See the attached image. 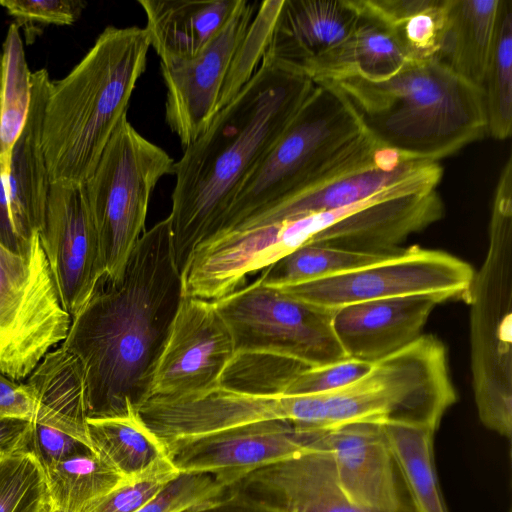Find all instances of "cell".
Listing matches in <instances>:
<instances>
[{
	"label": "cell",
	"mask_w": 512,
	"mask_h": 512,
	"mask_svg": "<svg viewBox=\"0 0 512 512\" xmlns=\"http://www.w3.org/2000/svg\"><path fill=\"white\" fill-rule=\"evenodd\" d=\"M235 353L232 334L215 302L183 296L157 363L149 398L220 386Z\"/></svg>",
	"instance_id": "obj_15"
},
{
	"label": "cell",
	"mask_w": 512,
	"mask_h": 512,
	"mask_svg": "<svg viewBox=\"0 0 512 512\" xmlns=\"http://www.w3.org/2000/svg\"><path fill=\"white\" fill-rule=\"evenodd\" d=\"M499 0H447L437 60L482 89Z\"/></svg>",
	"instance_id": "obj_26"
},
{
	"label": "cell",
	"mask_w": 512,
	"mask_h": 512,
	"mask_svg": "<svg viewBox=\"0 0 512 512\" xmlns=\"http://www.w3.org/2000/svg\"><path fill=\"white\" fill-rule=\"evenodd\" d=\"M19 25L8 28L1 53L0 170H8L16 141L31 102L32 72L28 68Z\"/></svg>",
	"instance_id": "obj_30"
},
{
	"label": "cell",
	"mask_w": 512,
	"mask_h": 512,
	"mask_svg": "<svg viewBox=\"0 0 512 512\" xmlns=\"http://www.w3.org/2000/svg\"><path fill=\"white\" fill-rule=\"evenodd\" d=\"M37 404L24 382H17L0 371V416L34 421Z\"/></svg>",
	"instance_id": "obj_41"
},
{
	"label": "cell",
	"mask_w": 512,
	"mask_h": 512,
	"mask_svg": "<svg viewBox=\"0 0 512 512\" xmlns=\"http://www.w3.org/2000/svg\"><path fill=\"white\" fill-rule=\"evenodd\" d=\"M482 90L486 134L505 140L512 131V0H499Z\"/></svg>",
	"instance_id": "obj_31"
},
{
	"label": "cell",
	"mask_w": 512,
	"mask_h": 512,
	"mask_svg": "<svg viewBox=\"0 0 512 512\" xmlns=\"http://www.w3.org/2000/svg\"><path fill=\"white\" fill-rule=\"evenodd\" d=\"M24 383L37 404L33 422L66 432L90 447L83 369L73 354L61 345L51 350Z\"/></svg>",
	"instance_id": "obj_24"
},
{
	"label": "cell",
	"mask_w": 512,
	"mask_h": 512,
	"mask_svg": "<svg viewBox=\"0 0 512 512\" xmlns=\"http://www.w3.org/2000/svg\"><path fill=\"white\" fill-rule=\"evenodd\" d=\"M240 0H139L160 63L195 57L218 35Z\"/></svg>",
	"instance_id": "obj_23"
},
{
	"label": "cell",
	"mask_w": 512,
	"mask_h": 512,
	"mask_svg": "<svg viewBox=\"0 0 512 512\" xmlns=\"http://www.w3.org/2000/svg\"><path fill=\"white\" fill-rule=\"evenodd\" d=\"M149 48L144 28L108 26L64 78L51 82L42 124L51 184L82 185L92 175L127 117Z\"/></svg>",
	"instance_id": "obj_3"
},
{
	"label": "cell",
	"mask_w": 512,
	"mask_h": 512,
	"mask_svg": "<svg viewBox=\"0 0 512 512\" xmlns=\"http://www.w3.org/2000/svg\"><path fill=\"white\" fill-rule=\"evenodd\" d=\"M19 23L71 25L81 16L86 3L78 0H0Z\"/></svg>",
	"instance_id": "obj_38"
},
{
	"label": "cell",
	"mask_w": 512,
	"mask_h": 512,
	"mask_svg": "<svg viewBox=\"0 0 512 512\" xmlns=\"http://www.w3.org/2000/svg\"><path fill=\"white\" fill-rule=\"evenodd\" d=\"M456 401L444 344L434 335L421 334L373 363L364 376L343 388L294 396L292 423L324 431L359 422H404L438 428Z\"/></svg>",
	"instance_id": "obj_5"
},
{
	"label": "cell",
	"mask_w": 512,
	"mask_h": 512,
	"mask_svg": "<svg viewBox=\"0 0 512 512\" xmlns=\"http://www.w3.org/2000/svg\"><path fill=\"white\" fill-rule=\"evenodd\" d=\"M474 400L482 424L512 434V157L504 164L491 208L489 244L474 273L470 300Z\"/></svg>",
	"instance_id": "obj_7"
},
{
	"label": "cell",
	"mask_w": 512,
	"mask_h": 512,
	"mask_svg": "<svg viewBox=\"0 0 512 512\" xmlns=\"http://www.w3.org/2000/svg\"><path fill=\"white\" fill-rule=\"evenodd\" d=\"M1 62H2V53L0 50V82H1Z\"/></svg>",
	"instance_id": "obj_44"
},
{
	"label": "cell",
	"mask_w": 512,
	"mask_h": 512,
	"mask_svg": "<svg viewBox=\"0 0 512 512\" xmlns=\"http://www.w3.org/2000/svg\"><path fill=\"white\" fill-rule=\"evenodd\" d=\"M71 320L39 233L20 252L0 241V371L25 380L64 341Z\"/></svg>",
	"instance_id": "obj_10"
},
{
	"label": "cell",
	"mask_w": 512,
	"mask_h": 512,
	"mask_svg": "<svg viewBox=\"0 0 512 512\" xmlns=\"http://www.w3.org/2000/svg\"><path fill=\"white\" fill-rule=\"evenodd\" d=\"M182 512H275L235 493L226 491L215 498L195 504Z\"/></svg>",
	"instance_id": "obj_43"
},
{
	"label": "cell",
	"mask_w": 512,
	"mask_h": 512,
	"mask_svg": "<svg viewBox=\"0 0 512 512\" xmlns=\"http://www.w3.org/2000/svg\"><path fill=\"white\" fill-rule=\"evenodd\" d=\"M432 162L406 157L373 140L355 157L313 184L227 230L294 220L347 207L422 171Z\"/></svg>",
	"instance_id": "obj_18"
},
{
	"label": "cell",
	"mask_w": 512,
	"mask_h": 512,
	"mask_svg": "<svg viewBox=\"0 0 512 512\" xmlns=\"http://www.w3.org/2000/svg\"><path fill=\"white\" fill-rule=\"evenodd\" d=\"M48 512H59V511H56V510H53L50 508V510Z\"/></svg>",
	"instance_id": "obj_45"
},
{
	"label": "cell",
	"mask_w": 512,
	"mask_h": 512,
	"mask_svg": "<svg viewBox=\"0 0 512 512\" xmlns=\"http://www.w3.org/2000/svg\"><path fill=\"white\" fill-rule=\"evenodd\" d=\"M359 19L353 0H282L262 59L302 76L311 62L347 39Z\"/></svg>",
	"instance_id": "obj_22"
},
{
	"label": "cell",
	"mask_w": 512,
	"mask_h": 512,
	"mask_svg": "<svg viewBox=\"0 0 512 512\" xmlns=\"http://www.w3.org/2000/svg\"><path fill=\"white\" fill-rule=\"evenodd\" d=\"M443 176L432 162L371 197L337 210L276 222L281 256L319 243L369 254H393L411 234L439 221L444 204L437 187Z\"/></svg>",
	"instance_id": "obj_8"
},
{
	"label": "cell",
	"mask_w": 512,
	"mask_h": 512,
	"mask_svg": "<svg viewBox=\"0 0 512 512\" xmlns=\"http://www.w3.org/2000/svg\"><path fill=\"white\" fill-rule=\"evenodd\" d=\"M322 431L272 420L177 441L165 449L178 472L209 473L227 488L259 468L315 448Z\"/></svg>",
	"instance_id": "obj_14"
},
{
	"label": "cell",
	"mask_w": 512,
	"mask_h": 512,
	"mask_svg": "<svg viewBox=\"0 0 512 512\" xmlns=\"http://www.w3.org/2000/svg\"><path fill=\"white\" fill-rule=\"evenodd\" d=\"M29 113L15 143L10 168L0 170V241L20 252L40 232L51 180L42 149V124L51 78L32 72Z\"/></svg>",
	"instance_id": "obj_17"
},
{
	"label": "cell",
	"mask_w": 512,
	"mask_h": 512,
	"mask_svg": "<svg viewBox=\"0 0 512 512\" xmlns=\"http://www.w3.org/2000/svg\"><path fill=\"white\" fill-rule=\"evenodd\" d=\"M439 303L425 295L357 302L334 310L331 325L347 357L375 363L416 340Z\"/></svg>",
	"instance_id": "obj_21"
},
{
	"label": "cell",
	"mask_w": 512,
	"mask_h": 512,
	"mask_svg": "<svg viewBox=\"0 0 512 512\" xmlns=\"http://www.w3.org/2000/svg\"><path fill=\"white\" fill-rule=\"evenodd\" d=\"M407 61L409 59L394 32L360 13L351 35L311 62L303 70L302 76L314 82L335 81L353 75L383 80L395 74Z\"/></svg>",
	"instance_id": "obj_25"
},
{
	"label": "cell",
	"mask_w": 512,
	"mask_h": 512,
	"mask_svg": "<svg viewBox=\"0 0 512 512\" xmlns=\"http://www.w3.org/2000/svg\"><path fill=\"white\" fill-rule=\"evenodd\" d=\"M259 3L240 0L228 22L198 55L160 63L165 121L183 149L197 140L239 91L235 72Z\"/></svg>",
	"instance_id": "obj_13"
},
{
	"label": "cell",
	"mask_w": 512,
	"mask_h": 512,
	"mask_svg": "<svg viewBox=\"0 0 512 512\" xmlns=\"http://www.w3.org/2000/svg\"><path fill=\"white\" fill-rule=\"evenodd\" d=\"M91 449L124 479L145 473L168 457L161 441L138 413L126 417L88 419Z\"/></svg>",
	"instance_id": "obj_28"
},
{
	"label": "cell",
	"mask_w": 512,
	"mask_h": 512,
	"mask_svg": "<svg viewBox=\"0 0 512 512\" xmlns=\"http://www.w3.org/2000/svg\"><path fill=\"white\" fill-rule=\"evenodd\" d=\"M314 83L281 136L241 185L214 234L308 187L373 141L335 83Z\"/></svg>",
	"instance_id": "obj_6"
},
{
	"label": "cell",
	"mask_w": 512,
	"mask_h": 512,
	"mask_svg": "<svg viewBox=\"0 0 512 512\" xmlns=\"http://www.w3.org/2000/svg\"><path fill=\"white\" fill-rule=\"evenodd\" d=\"M319 442L355 506L366 512H412L382 424H346L323 431Z\"/></svg>",
	"instance_id": "obj_19"
},
{
	"label": "cell",
	"mask_w": 512,
	"mask_h": 512,
	"mask_svg": "<svg viewBox=\"0 0 512 512\" xmlns=\"http://www.w3.org/2000/svg\"><path fill=\"white\" fill-rule=\"evenodd\" d=\"M366 132L406 157L439 162L486 135L484 92L431 58L383 80L335 81Z\"/></svg>",
	"instance_id": "obj_4"
},
{
	"label": "cell",
	"mask_w": 512,
	"mask_h": 512,
	"mask_svg": "<svg viewBox=\"0 0 512 512\" xmlns=\"http://www.w3.org/2000/svg\"><path fill=\"white\" fill-rule=\"evenodd\" d=\"M226 489L209 473L179 472L137 512H182Z\"/></svg>",
	"instance_id": "obj_36"
},
{
	"label": "cell",
	"mask_w": 512,
	"mask_h": 512,
	"mask_svg": "<svg viewBox=\"0 0 512 512\" xmlns=\"http://www.w3.org/2000/svg\"><path fill=\"white\" fill-rule=\"evenodd\" d=\"M412 512H448L436 473L433 439L437 428L382 424Z\"/></svg>",
	"instance_id": "obj_27"
},
{
	"label": "cell",
	"mask_w": 512,
	"mask_h": 512,
	"mask_svg": "<svg viewBox=\"0 0 512 512\" xmlns=\"http://www.w3.org/2000/svg\"><path fill=\"white\" fill-rule=\"evenodd\" d=\"M319 438L315 448L259 468L227 491L275 512H366L345 495Z\"/></svg>",
	"instance_id": "obj_20"
},
{
	"label": "cell",
	"mask_w": 512,
	"mask_h": 512,
	"mask_svg": "<svg viewBox=\"0 0 512 512\" xmlns=\"http://www.w3.org/2000/svg\"><path fill=\"white\" fill-rule=\"evenodd\" d=\"M33 421L14 416H0V460L27 450Z\"/></svg>",
	"instance_id": "obj_42"
},
{
	"label": "cell",
	"mask_w": 512,
	"mask_h": 512,
	"mask_svg": "<svg viewBox=\"0 0 512 512\" xmlns=\"http://www.w3.org/2000/svg\"><path fill=\"white\" fill-rule=\"evenodd\" d=\"M314 84L262 59L206 131L175 161L168 218L180 272L195 248L215 233L241 185L281 136Z\"/></svg>",
	"instance_id": "obj_2"
},
{
	"label": "cell",
	"mask_w": 512,
	"mask_h": 512,
	"mask_svg": "<svg viewBox=\"0 0 512 512\" xmlns=\"http://www.w3.org/2000/svg\"><path fill=\"white\" fill-rule=\"evenodd\" d=\"M45 470L36 456L23 450L0 460V512H48Z\"/></svg>",
	"instance_id": "obj_33"
},
{
	"label": "cell",
	"mask_w": 512,
	"mask_h": 512,
	"mask_svg": "<svg viewBox=\"0 0 512 512\" xmlns=\"http://www.w3.org/2000/svg\"><path fill=\"white\" fill-rule=\"evenodd\" d=\"M39 238L61 303L72 319L106 281L82 185L51 184Z\"/></svg>",
	"instance_id": "obj_16"
},
{
	"label": "cell",
	"mask_w": 512,
	"mask_h": 512,
	"mask_svg": "<svg viewBox=\"0 0 512 512\" xmlns=\"http://www.w3.org/2000/svg\"><path fill=\"white\" fill-rule=\"evenodd\" d=\"M51 509L87 512L125 480L93 450L45 469Z\"/></svg>",
	"instance_id": "obj_29"
},
{
	"label": "cell",
	"mask_w": 512,
	"mask_h": 512,
	"mask_svg": "<svg viewBox=\"0 0 512 512\" xmlns=\"http://www.w3.org/2000/svg\"><path fill=\"white\" fill-rule=\"evenodd\" d=\"M178 473L167 457L145 473L123 480L87 512H137Z\"/></svg>",
	"instance_id": "obj_35"
},
{
	"label": "cell",
	"mask_w": 512,
	"mask_h": 512,
	"mask_svg": "<svg viewBox=\"0 0 512 512\" xmlns=\"http://www.w3.org/2000/svg\"><path fill=\"white\" fill-rule=\"evenodd\" d=\"M182 297L166 217L142 234L122 278L101 284L60 344L82 366L87 420L138 413Z\"/></svg>",
	"instance_id": "obj_1"
},
{
	"label": "cell",
	"mask_w": 512,
	"mask_h": 512,
	"mask_svg": "<svg viewBox=\"0 0 512 512\" xmlns=\"http://www.w3.org/2000/svg\"><path fill=\"white\" fill-rule=\"evenodd\" d=\"M446 1L435 0L432 6L392 30L409 60L435 58L445 23Z\"/></svg>",
	"instance_id": "obj_37"
},
{
	"label": "cell",
	"mask_w": 512,
	"mask_h": 512,
	"mask_svg": "<svg viewBox=\"0 0 512 512\" xmlns=\"http://www.w3.org/2000/svg\"><path fill=\"white\" fill-rule=\"evenodd\" d=\"M214 302L230 329L236 353H272L309 367L347 358L332 329L333 311L258 279Z\"/></svg>",
	"instance_id": "obj_11"
},
{
	"label": "cell",
	"mask_w": 512,
	"mask_h": 512,
	"mask_svg": "<svg viewBox=\"0 0 512 512\" xmlns=\"http://www.w3.org/2000/svg\"><path fill=\"white\" fill-rule=\"evenodd\" d=\"M474 273L467 262L452 254L411 246L369 265L278 289L329 311L362 301L414 295L468 304Z\"/></svg>",
	"instance_id": "obj_12"
},
{
	"label": "cell",
	"mask_w": 512,
	"mask_h": 512,
	"mask_svg": "<svg viewBox=\"0 0 512 512\" xmlns=\"http://www.w3.org/2000/svg\"><path fill=\"white\" fill-rule=\"evenodd\" d=\"M27 450L36 456L45 470L60 461L92 449L66 432L33 422Z\"/></svg>",
	"instance_id": "obj_39"
},
{
	"label": "cell",
	"mask_w": 512,
	"mask_h": 512,
	"mask_svg": "<svg viewBox=\"0 0 512 512\" xmlns=\"http://www.w3.org/2000/svg\"><path fill=\"white\" fill-rule=\"evenodd\" d=\"M361 14L367 15L389 29L412 15L432 6L435 0H353Z\"/></svg>",
	"instance_id": "obj_40"
},
{
	"label": "cell",
	"mask_w": 512,
	"mask_h": 512,
	"mask_svg": "<svg viewBox=\"0 0 512 512\" xmlns=\"http://www.w3.org/2000/svg\"><path fill=\"white\" fill-rule=\"evenodd\" d=\"M390 255L353 252L319 243H307L262 270L257 279L266 286L283 288L337 275Z\"/></svg>",
	"instance_id": "obj_32"
},
{
	"label": "cell",
	"mask_w": 512,
	"mask_h": 512,
	"mask_svg": "<svg viewBox=\"0 0 512 512\" xmlns=\"http://www.w3.org/2000/svg\"><path fill=\"white\" fill-rule=\"evenodd\" d=\"M372 364L347 357L316 367L302 365L282 383L278 395L307 396L332 392L364 376Z\"/></svg>",
	"instance_id": "obj_34"
},
{
	"label": "cell",
	"mask_w": 512,
	"mask_h": 512,
	"mask_svg": "<svg viewBox=\"0 0 512 512\" xmlns=\"http://www.w3.org/2000/svg\"><path fill=\"white\" fill-rule=\"evenodd\" d=\"M173 158L143 137L125 117L82 184L97 232L106 282H118L145 232L151 194L174 174Z\"/></svg>",
	"instance_id": "obj_9"
}]
</instances>
